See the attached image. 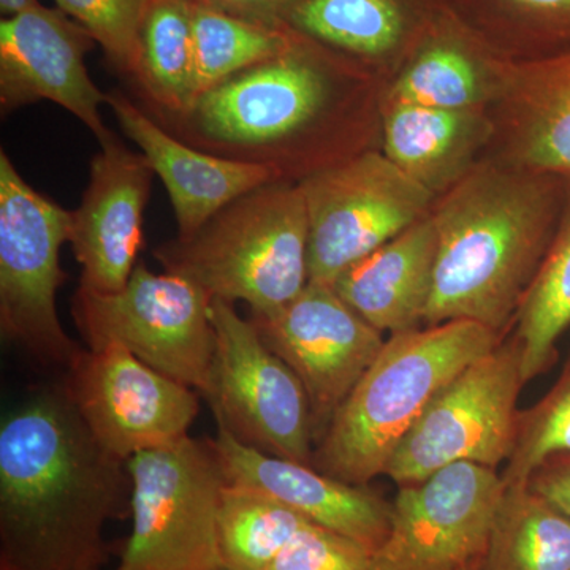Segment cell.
<instances>
[{
  "instance_id": "6da1fadb",
  "label": "cell",
  "mask_w": 570,
  "mask_h": 570,
  "mask_svg": "<svg viewBox=\"0 0 570 570\" xmlns=\"http://www.w3.org/2000/svg\"><path fill=\"white\" fill-rule=\"evenodd\" d=\"M127 461L92 436L66 384L36 390L0 423V562L100 570L108 521L130 513Z\"/></svg>"
},
{
  "instance_id": "7a4b0ae2",
  "label": "cell",
  "mask_w": 570,
  "mask_h": 570,
  "mask_svg": "<svg viewBox=\"0 0 570 570\" xmlns=\"http://www.w3.org/2000/svg\"><path fill=\"white\" fill-rule=\"evenodd\" d=\"M564 176L524 168L466 171L431 208L438 235L423 324L471 321L504 336L549 249Z\"/></svg>"
},
{
  "instance_id": "3957f363",
  "label": "cell",
  "mask_w": 570,
  "mask_h": 570,
  "mask_svg": "<svg viewBox=\"0 0 570 570\" xmlns=\"http://www.w3.org/2000/svg\"><path fill=\"white\" fill-rule=\"evenodd\" d=\"M504 336L471 321L390 335L316 442L311 464L351 485L385 474L431 401Z\"/></svg>"
},
{
  "instance_id": "277c9868",
  "label": "cell",
  "mask_w": 570,
  "mask_h": 570,
  "mask_svg": "<svg viewBox=\"0 0 570 570\" xmlns=\"http://www.w3.org/2000/svg\"><path fill=\"white\" fill-rule=\"evenodd\" d=\"M344 59L291 31L283 51L220 82L181 115L156 121L200 151L262 165L295 183L296 148L332 115Z\"/></svg>"
},
{
  "instance_id": "5b68a950",
  "label": "cell",
  "mask_w": 570,
  "mask_h": 570,
  "mask_svg": "<svg viewBox=\"0 0 570 570\" xmlns=\"http://www.w3.org/2000/svg\"><path fill=\"white\" fill-rule=\"evenodd\" d=\"M309 223L298 183L272 181L219 209L189 238L153 250L164 272L186 277L250 316L288 305L309 283Z\"/></svg>"
},
{
  "instance_id": "8992f818",
  "label": "cell",
  "mask_w": 570,
  "mask_h": 570,
  "mask_svg": "<svg viewBox=\"0 0 570 570\" xmlns=\"http://www.w3.org/2000/svg\"><path fill=\"white\" fill-rule=\"evenodd\" d=\"M132 530L116 570H223L227 479L213 441L186 436L127 460Z\"/></svg>"
},
{
  "instance_id": "52a82bcc",
  "label": "cell",
  "mask_w": 570,
  "mask_h": 570,
  "mask_svg": "<svg viewBox=\"0 0 570 570\" xmlns=\"http://www.w3.org/2000/svg\"><path fill=\"white\" fill-rule=\"evenodd\" d=\"M212 299L186 277L137 264L121 291L97 294L78 287L71 314L88 348L121 344L204 395L216 351Z\"/></svg>"
},
{
  "instance_id": "ba28073f",
  "label": "cell",
  "mask_w": 570,
  "mask_h": 570,
  "mask_svg": "<svg viewBox=\"0 0 570 570\" xmlns=\"http://www.w3.org/2000/svg\"><path fill=\"white\" fill-rule=\"evenodd\" d=\"M70 212L37 193L0 151V328L48 365L69 367L81 348L58 313Z\"/></svg>"
},
{
  "instance_id": "9c48e42d",
  "label": "cell",
  "mask_w": 570,
  "mask_h": 570,
  "mask_svg": "<svg viewBox=\"0 0 570 570\" xmlns=\"http://www.w3.org/2000/svg\"><path fill=\"white\" fill-rule=\"evenodd\" d=\"M524 381L513 337L502 340L431 401L385 469L397 487L419 482L450 464L497 469L508 463L519 426Z\"/></svg>"
},
{
  "instance_id": "30bf717a",
  "label": "cell",
  "mask_w": 570,
  "mask_h": 570,
  "mask_svg": "<svg viewBox=\"0 0 570 570\" xmlns=\"http://www.w3.org/2000/svg\"><path fill=\"white\" fill-rule=\"evenodd\" d=\"M212 321L216 351L204 396L217 430L247 448L311 464L316 438L302 381L232 303L213 298Z\"/></svg>"
},
{
  "instance_id": "8fae6325",
  "label": "cell",
  "mask_w": 570,
  "mask_h": 570,
  "mask_svg": "<svg viewBox=\"0 0 570 570\" xmlns=\"http://www.w3.org/2000/svg\"><path fill=\"white\" fill-rule=\"evenodd\" d=\"M298 186L309 223V281L326 285L425 217L436 197L376 151L355 154Z\"/></svg>"
},
{
  "instance_id": "7c38bea8",
  "label": "cell",
  "mask_w": 570,
  "mask_h": 570,
  "mask_svg": "<svg viewBox=\"0 0 570 570\" xmlns=\"http://www.w3.org/2000/svg\"><path fill=\"white\" fill-rule=\"evenodd\" d=\"M504 490L497 469L472 463L401 485L371 570L479 568Z\"/></svg>"
},
{
  "instance_id": "4fadbf2b",
  "label": "cell",
  "mask_w": 570,
  "mask_h": 570,
  "mask_svg": "<svg viewBox=\"0 0 570 570\" xmlns=\"http://www.w3.org/2000/svg\"><path fill=\"white\" fill-rule=\"evenodd\" d=\"M63 384L92 436L124 461L189 436L198 415L197 390L121 344L81 348Z\"/></svg>"
},
{
  "instance_id": "5bb4252c",
  "label": "cell",
  "mask_w": 570,
  "mask_h": 570,
  "mask_svg": "<svg viewBox=\"0 0 570 570\" xmlns=\"http://www.w3.org/2000/svg\"><path fill=\"white\" fill-rule=\"evenodd\" d=\"M249 321L302 381L317 442L384 347V333L348 307L332 285L311 281L288 305Z\"/></svg>"
},
{
  "instance_id": "9a60e30c",
  "label": "cell",
  "mask_w": 570,
  "mask_h": 570,
  "mask_svg": "<svg viewBox=\"0 0 570 570\" xmlns=\"http://www.w3.org/2000/svg\"><path fill=\"white\" fill-rule=\"evenodd\" d=\"M96 40L58 7L41 6L0 21V107L3 115L48 100L71 112L97 142L111 132L100 108L107 94L86 67Z\"/></svg>"
},
{
  "instance_id": "2e32d148",
  "label": "cell",
  "mask_w": 570,
  "mask_h": 570,
  "mask_svg": "<svg viewBox=\"0 0 570 570\" xmlns=\"http://www.w3.org/2000/svg\"><path fill=\"white\" fill-rule=\"evenodd\" d=\"M99 146L81 204L70 212L69 243L81 266L80 287L112 294L121 291L137 266L156 174L146 157L112 130Z\"/></svg>"
},
{
  "instance_id": "e0dca14e",
  "label": "cell",
  "mask_w": 570,
  "mask_h": 570,
  "mask_svg": "<svg viewBox=\"0 0 570 570\" xmlns=\"http://www.w3.org/2000/svg\"><path fill=\"white\" fill-rule=\"evenodd\" d=\"M225 479L262 491L326 530L340 532L374 553L389 534L392 505L365 487L351 485L313 464L247 448L227 431L213 441Z\"/></svg>"
},
{
  "instance_id": "ac0fdd59",
  "label": "cell",
  "mask_w": 570,
  "mask_h": 570,
  "mask_svg": "<svg viewBox=\"0 0 570 570\" xmlns=\"http://www.w3.org/2000/svg\"><path fill=\"white\" fill-rule=\"evenodd\" d=\"M107 105L122 132L163 179L174 206L178 238L193 236L243 194L281 181L275 171L262 165L224 159L178 140L119 89L107 94Z\"/></svg>"
},
{
  "instance_id": "d6986e66",
  "label": "cell",
  "mask_w": 570,
  "mask_h": 570,
  "mask_svg": "<svg viewBox=\"0 0 570 570\" xmlns=\"http://www.w3.org/2000/svg\"><path fill=\"white\" fill-rule=\"evenodd\" d=\"M438 235L425 217L348 266L332 284L348 307L381 333L407 332L425 321L433 291Z\"/></svg>"
},
{
  "instance_id": "ffe728a7",
  "label": "cell",
  "mask_w": 570,
  "mask_h": 570,
  "mask_svg": "<svg viewBox=\"0 0 570 570\" xmlns=\"http://www.w3.org/2000/svg\"><path fill=\"white\" fill-rule=\"evenodd\" d=\"M504 85L517 167L570 176V47L531 59H493Z\"/></svg>"
},
{
  "instance_id": "44dd1931",
  "label": "cell",
  "mask_w": 570,
  "mask_h": 570,
  "mask_svg": "<svg viewBox=\"0 0 570 570\" xmlns=\"http://www.w3.org/2000/svg\"><path fill=\"white\" fill-rule=\"evenodd\" d=\"M436 0H298L283 26L343 58L382 61L431 26Z\"/></svg>"
},
{
  "instance_id": "7402d4cb",
  "label": "cell",
  "mask_w": 570,
  "mask_h": 570,
  "mask_svg": "<svg viewBox=\"0 0 570 570\" xmlns=\"http://www.w3.org/2000/svg\"><path fill=\"white\" fill-rule=\"evenodd\" d=\"M384 119V154L414 181L436 195L466 174L478 148L482 122L471 110H438L389 104Z\"/></svg>"
},
{
  "instance_id": "603a6c76",
  "label": "cell",
  "mask_w": 570,
  "mask_h": 570,
  "mask_svg": "<svg viewBox=\"0 0 570 570\" xmlns=\"http://www.w3.org/2000/svg\"><path fill=\"white\" fill-rule=\"evenodd\" d=\"M194 32L190 0H148L138 31L130 85L154 119L174 118L193 104Z\"/></svg>"
},
{
  "instance_id": "cb8c5ba5",
  "label": "cell",
  "mask_w": 570,
  "mask_h": 570,
  "mask_svg": "<svg viewBox=\"0 0 570 570\" xmlns=\"http://www.w3.org/2000/svg\"><path fill=\"white\" fill-rule=\"evenodd\" d=\"M471 29L442 14L425 33L406 69L397 77L389 104L438 110H471L482 100L483 61Z\"/></svg>"
},
{
  "instance_id": "d4e9b609",
  "label": "cell",
  "mask_w": 570,
  "mask_h": 570,
  "mask_svg": "<svg viewBox=\"0 0 570 570\" xmlns=\"http://www.w3.org/2000/svg\"><path fill=\"white\" fill-rule=\"evenodd\" d=\"M513 340L521 354L524 384L547 373L558 343L570 328V176H564L560 217L534 279L521 299Z\"/></svg>"
},
{
  "instance_id": "484cf974",
  "label": "cell",
  "mask_w": 570,
  "mask_h": 570,
  "mask_svg": "<svg viewBox=\"0 0 570 570\" xmlns=\"http://www.w3.org/2000/svg\"><path fill=\"white\" fill-rule=\"evenodd\" d=\"M479 570H570V519L527 482L505 485Z\"/></svg>"
},
{
  "instance_id": "4316f807",
  "label": "cell",
  "mask_w": 570,
  "mask_h": 570,
  "mask_svg": "<svg viewBox=\"0 0 570 570\" xmlns=\"http://www.w3.org/2000/svg\"><path fill=\"white\" fill-rule=\"evenodd\" d=\"M193 3V104L220 82L273 58L291 39L285 26H268ZM190 104V105H193Z\"/></svg>"
},
{
  "instance_id": "83f0119b",
  "label": "cell",
  "mask_w": 570,
  "mask_h": 570,
  "mask_svg": "<svg viewBox=\"0 0 570 570\" xmlns=\"http://www.w3.org/2000/svg\"><path fill=\"white\" fill-rule=\"evenodd\" d=\"M307 523L262 491L227 482L219 510L224 570H265Z\"/></svg>"
},
{
  "instance_id": "f1b7e54d",
  "label": "cell",
  "mask_w": 570,
  "mask_h": 570,
  "mask_svg": "<svg viewBox=\"0 0 570 570\" xmlns=\"http://www.w3.org/2000/svg\"><path fill=\"white\" fill-rule=\"evenodd\" d=\"M570 452V352L560 376L538 403L520 409L515 445L501 472L505 485L528 482L539 464Z\"/></svg>"
},
{
  "instance_id": "f546056e",
  "label": "cell",
  "mask_w": 570,
  "mask_h": 570,
  "mask_svg": "<svg viewBox=\"0 0 570 570\" xmlns=\"http://www.w3.org/2000/svg\"><path fill=\"white\" fill-rule=\"evenodd\" d=\"M485 28L519 41L523 59L570 47V0H463Z\"/></svg>"
},
{
  "instance_id": "4dcf8cb0",
  "label": "cell",
  "mask_w": 570,
  "mask_h": 570,
  "mask_svg": "<svg viewBox=\"0 0 570 570\" xmlns=\"http://www.w3.org/2000/svg\"><path fill=\"white\" fill-rule=\"evenodd\" d=\"M148 0H55L56 7L88 29L105 58L127 81L137 69L138 31Z\"/></svg>"
},
{
  "instance_id": "1f68e13d",
  "label": "cell",
  "mask_w": 570,
  "mask_h": 570,
  "mask_svg": "<svg viewBox=\"0 0 570 570\" xmlns=\"http://www.w3.org/2000/svg\"><path fill=\"white\" fill-rule=\"evenodd\" d=\"M371 558L362 543L309 521L265 570H371Z\"/></svg>"
},
{
  "instance_id": "d6a6232c",
  "label": "cell",
  "mask_w": 570,
  "mask_h": 570,
  "mask_svg": "<svg viewBox=\"0 0 570 570\" xmlns=\"http://www.w3.org/2000/svg\"><path fill=\"white\" fill-rule=\"evenodd\" d=\"M527 483L570 519V452L543 461Z\"/></svg>"
},
{
  "instance_id": "836d02e7",
  "label": "cell",
  "mask_w": 570,
  "mask_h": 570,
  "mask_svg": "<svg viewBox=\"0 0 570 570\" xmlns=\"http://www.w3.org/2000/svg\"><path fill=\"white\" fill-rule=\"evenodd\" d=\"M225 13L268 26H283L284 18L298 0H190Z\"/></svg>"
},
{
  "instance_id": "e575fe53",
  "label": "cell",
  "mask_w": 570,
  "mask_h": 570,
  "mask_svg": "<svg viewBox=\"0 0 570 570\" xmlns=\"http://www.w3.org/2000/svg\"><path fill=\"white\" fill-rule=\"evenodd\" d=\"M41 6L40 0H0V13L3 18H14Z\"/></svg>"
},
{
  "instance_id": "d590c367",
  "label": "cell",
  "mask_w": 570,
  "mask_h": 570,
  "mask_svg": "<svg viewBox=\"0 0 570 570\" xmlns=\"http://www.w3.org/2000/svg\"><path fill=\"white\" fill-rule=\"evenodd\" d=\"M0 570H13V569L9 568V566H7V564H3V562H0Z\"/></svg>"
},
{
  "instance_id": "8d00e7d4",
  "label": "cell",
  "mask_w": 570,
  "mask_h": 570,
  "mask_svg": "<svg viewBox=\"0 0 570 570\" xmlns=\"http://www.w3.org/2000/svg\"><path fill=\"white\" fill-rule=\"evenodd\" d=\"M466 570H479V568H471V569H466Z\"/></svg>"
},
{
  "instance_id": "74e56055",
  "label": "cell",
  "mask_w": 570,
  "mask_h": 570,
  "mask_svg": "<svg viewBox=\"0 0 570 570\" xmlns=\"http://www.w3.org/2000/svg\"><path fill=\"white\" fill-rule=\"evenodd\" d=\"M224 570V569H223Z\"/></svg>"
}]
</instances>
